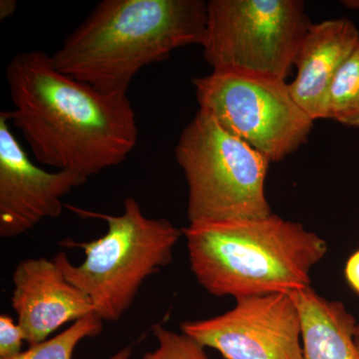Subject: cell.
<instances>
[{
    "label": "cell",
    "mask_w": 359,
    "mask_h": 359,
    "mask_svg": "<svg viewBox=\"0 0 359 359\" xmlns=\"http://www.w3.org/2000/svg\"><path fill=\"white\" fill-rule=\"evenodd\" d=\"M9 121L39 162L89 179L118 166L138 141L127 94H107L56 69L43 51L16 54L6 68Z\"/></svg>",
    "instance_id": "obj_1"
},
{
    "label": "cell",
    "mask_w": 359,
    "mask_h": 359,
    "mask_svg": "<svg viewBox=\"0 0 359 359\" xmlns=\"http://www.w3.org/2000/svg\"><path fill=\"white\" fill-rule=\"evenodd\" d=\"M203 0H103L51 55L56 69L107 94H127L146 66L204 42Z\"/></svg>",
    "instance_id": "obj_2"
},
{
    "label": "cell",
    "mask_w": 359,
    "mask_h": 359,
    "mask_svg": "<svg viewBox=\"0 0 359 359\" xmlns=\"http://www.w3.org/2000/svg\"><path fill=\"white\" fill-rule=\"evenodd\" d=\"M183 235L201 287L236 301L311 287V271L328 250L318 233L275 214L189 224Z\"/></svg>",
    "instance_id": "obj_3"
},
{
    "label": "cell",
    "mask_w": 359,
    "mask_h": 359,
    "mask_svg": "<svg viewBox=\"0 0 359 359\" xmlns=\"http://www.w3.org/2000/svg\"><path fill=\"white\" fill-rule=\"evenodd\" d=\"M107 224L102 237L81 248L85 259L75 266L65 252L54 261L68 280L89 297L103 321L119 320L132 306L143 283L173 262L183 229L165 218H149L134 197H127L117 216L100 215Z\"/></svg>",
    "instance_id": "obj_4"
},
{
    "label": "cell",
    "mask_w": 359,
    "mask_h": 359,
    "mask_svg": "<svg viewBox=\"0 0 359 359\" xmlns=\"http://www.w3.org/2000/svg\"><path fill=\"white\" fill-rule=\"evenodd\" d=\"M177 163L188 186L189 224L266 218L269 165L263 154L198 111L180 135Z\"/></svg>",
    "instance_id": "obj_5"
},
{
    "label": "cell",
    "mask_w": 359,
    "mask_h": 359,
    "mask_svg": "<svg viewBox=\"0 0 359 359\" xmlns=\"http://www.w3.org/2000/svg\"><path fill=\"white\" fill-rule=\"evenodd\" d=\"M311 25L301 0H210L203 56L212 71L287 81Z\"/></svg>",
    "instance_id": "obj_6"
},
{
    "label": "cell",
    "mask_w": 359,
    "mask_h": 359,
    "mask_svg": "<svg viewBox=\"0 0 359 359\" xmlns=\"http://www.w3.org/2000/svg\"><path fill=\"white\" fill-rule=\"evenodd\" d=\"M199 111L280 162L309 140L313 120L297 105L283 80L212 71L194 78Z\"/></svg>",
    "instance_id": "obj_7"
},
{
    "label": "cell",
    "mask_w": 359,
    "mask_h": 359,
    "mask_svg": "<svg viewBox=\"0 0 359 359\" xmlns=\"http://www.w3.org/2000/svg\"><path fill=\"white\" fill-rule=\"evenodd\" d=\"M180 328L224 359H302L301 314L290 292L237 299L230 311Z\"/></svg>",
    "instance_id": "obj_8"
},
{
    "label": "cell",
    "mask_w": 359,
    "mask_h": 359,
    "mask_svg": "<svg viewBox=\"0 0 359 359\" xmlns=\"http://www.w3.org/2000/svg\"><path fill=\"white\" fill-rule=\"evenodd\" d=\"M87 180L35 165L11 131L8 111L0 113V237H20L44 219L58 218L65 196Z\"/></svg>",
    "instance_id": "obj_9"
},
{
    "label": "cell",
    "mask_w": 359,
    "mask_h": 359,
    "mask_svg": "<svg viewBox=\"0 0 359 359\" xmlns=\"http://www.w3.org/2000/svg\"><path fill=\"white\" fill-rule=\"evenodd\" d=\"M13 282L11 306L30 346L48 339L66 323L95 313L89 297L66 278L54 259L20 261L14 269Z\"/></svg>",
    "instance_id": "obj_10"
},
{
    "label": "cell",
    "mask_w": 359,
    "mask_h": 359,
    "mask_svg": "<svg viewBox=\"0 0 359 359\" xmlns=\"http://www.w3.org/2000/svg\"><path fill=\"white\" fill-rule=\"evenodd\" d=\"M359 44V32L348 18L313 25L295 58L294 80L289 83L297 105L313 120L325 119L328 92L337 72Z\"/></svg>",
    "instance_id": "obj_11"
},
{
    "label": "cell",
    "mask_w": 359,
    "mask_h": 359,
    "mask_svg": "<svg viewBox=\"0 0 359 359\" xmlns=\"http://www.w3.org/2000/svg\"><path fill=\"white\" fill-rule=\"evenodd\" d=\"M290 294L301 314L302 359H359L358 323L341 302L325 299L311 287Z\"/></svg>",
    "instance_id": "obj_12"
},
{
    "label": "cell",
    "mask_w": 359,
    "mask_h": 359,
    "mask_svg": "<svg viewBox=\"0 0 359 359\" xmlns=\"http://www.w3.org/2000/svg\"><path fill=\"white\" fill-rule=\"evenodd\" d=\"M102 330L103 320L96 313L89 314L55 337L6 359H72L75 348L82 340L100 334ZM131 353V347H125L110 359H128Z\"/></svg>",
    "instance_id": "obj_13"
},
{
    "label": "cell",
    "mask_w": 359,
    "mask_h": 359,
    "mask_svg": "<svg viewBox=\"0 0 359 359\" xmlns=\"http://www.w3.org/2000/svg\"><path fill=\"white\" fill-rule=\"evenodd\" d=\"M325 119L359 128V44L332 82Z\"/></svg>",
    "instance_id": "obj_14"
},
{
    "label": "cell",
    "mask_w": 359,
    "mask_h": 359,
    "mask_svg": "<svg viewBox=\"0 0 359 359\" xmlns=\"http://www.w3.org/2000/svg\"><path fill=\"white\" fill-rule=\"evenodd\" d=\"M153 334L157 339L158 347L142 359H212L205 346L184 332L155 325Z\"/></svg>",
    "instance_id": "obj_15"
},
{
    "label": "cell",
    "mask_w": 359,
    "mask_h": 359,
    "mask_svg": "<svg viewBox=\"0 0 359 359\" xmlns=\"http://www.w3.org/2000/svg\"><path fill=\"white\" fill-rule=\"evenodd\" d=\"M25 335L18 323L8 314L0 316V359L14 358L22 353Z\"/></svg>",
    "instance_id": "obj_16"
},
{
    "label": "cell",
    "mask_w": 359,
    "mask_h": 359,
    "mask_svg": "<svg viewBox=\"0 0 359 359\" xmlns=\"http://www.w3.org/2000/svg\"><path fill=\"white\" fill-rule=\"evenodd\" d=\"M344 276L351 289L359 295V250L347 259Z\"/></svg>",
    "instance_id": "obj_17"
},
{
    "label": "cell",
    "mask_w": 359,
    "mask_h": 359,
    "mask_svg": "<svg viewBox=\"0 0 359 359\" xmlns=\"http://www.w3.org/2000/svg\"><path fill=\"white\" fill-rule=\"evenodd\" d=\"M18 2L14 0H1L0 1V20H4L11 18L15 11Z\"/></svg>",
    "instance_id": "obj_18"
},
{
    "label": "cell",
    "mask_w": 359,
    "mask_h": 359,
    "mask_svg": "<svg viewBox=\"0 0 359 359\" xmlns=\"http://www.w3.org/2000/svg\"><path fill=\"white\" fill-rule=\"evenodd\" d=\"M341 4L347 8L359 9V0H344Z\"/></svg>",
    "instance_id": "obj_19"
},
{
    "label": "cell",
    "mask_w": 359,
    "mask_h": 359,
    "mask_svg": "<svg viewBox=\"0 0 359 359\" xmlns=\"http://www.w3.org/2000/svg\"><path fill=\"white\" fill-rule=\"evenodd\" d=\"M354 340H355L356 346H358L359 351V323H358L355 330H354Z\"/></svg>",
    "instance_id": "obj_20"
}]
</instances>
